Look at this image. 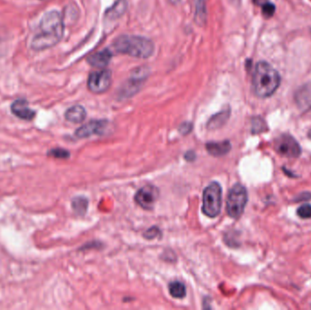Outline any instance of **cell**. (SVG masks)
Listing matches in <instances>:
<instances>
[{
    "label": "cell",
    "mask_w": 311,
    "mask_h": 310,
    "mask_svg": "<svg viewBox=\"0 0 311 310\" xmlns=\"http://www.w3.org/2000/svg\"><path fill=\"white\" fill-rule=\"evenodd\" d=\"M108 127L107 120H92L77 129L75 135L79 139L88 138L92 135H104Z\"/></svg>",
    "instance_id": "cell-10"
},
{
    "label": "cell",
    "mask_w": 311,
    "mask_h": 310,
    "mask_svg": "<svg viewBox=\"0 0 311 310\" xmlns=\"http://www.w3.org/2000/svg\"><path fill=\"white\" fill-rule=\"evenodd\" d=\"M88 201L85 197H77L72 200V209L76 214L83 216L86 214Z\"/></svg>",
    "instance_id": "cell-18"
},
{
    "label": "cell",
    "mask_w": 311,
    "mask_h": 310,
    "mask_svg": "<svg viewBox=\"0 0 311 310\" xmlns=\"http://www.w3.org/2000/svg\"><path fill=\"white\" fill-rule=\"evenodd\" d=\"M160 230L158 228H156V227H153V228H151L150 230H147L145 233H144V236H145L146 238H148V239H153V238H155L156 237L157 235H160Z\"/></svg>",
    "instance_id": "cell-24"
},
{
    "label": "cell",
    "mask_w": 311,
    "mask_h": 310,
    "mask_svg": "<svg viewBox=\"0 0 311 310\" xmlns=\"http://www.w3.org/2000/svg\"><path fill=\"white\" fill-rule=\"evenodd\" d=\"M169 293L175 299H183L186 296V287L179 281H174L169 284Z\"/></svg>",
    "instance_id": "cell-19"
},
{
    "label": "cell",
    "mask_w": 311,
    "mask_h": 310,
    "mask_svg": "<svg viewBox=\"0 0 311 310\" xmlns=\"http://www.w3.org/2000/svg\"><path fill=\"white\" fill-rule=\"evenodd\" d=\"M159 197V191L154 186L141 187L135 196V201L142 209H152Z\"/></svg>",
    "instance_id": "cell-9"
},
{
    "label": "cell",
    "mask_w": 311,
    "mask_h": 310,
    "mask_svg": "<svg viewBox=\"0 0 311 310\" xmlns=\"http://www.w3.org/2000/svg\"><path fill=\"white\" fill-rule=\"evenodd\" d=\"M149 77V69L146 67H140L132 71L131 76L128 81L119 89L120 97H129L140 91L142 84Z\"/></svg>",
    "instance_id": "cell-6"
},
{
    "label": "cell",
    "mask_w": 311,
    "mask_h": 310,
    "mask_svg": "<svg viewBox=\"0 0 311 310\" xmlns=\"http://www.w3.org/2000/svg\"><path fill=\"white\" fill-rule=\"evenodd\" d=\"M168 1H169L170 3H172V4H177V3H179L180 0H168Z\"/></svg>",
    "instance_id": "cell-28"
},
{
    "label": "cell",
    "mask_w": 311,
    "mask_h": 310,
    "mask_svg": "<svg viewBox=\"0 0 311 310\" xmlns=\"http://www.w3.org/2000/svg\"><path fill=\"white\" fill-rule=\"evenodd\" d=\"M247 203V191L241 184L234 185L227 199V212L232 219H238L243 214Z\"/></svg>",
    "instance_id": "cell-5"
},
{
    "label": "cell",
    "mask_w": 311,
    "mask_h": 310,
    "mask_svg": "<svg viewBox=\"0 0 311 310\" xmlns=\"http://www.w3.org/2000/svg\"><path fill=\"white\" fill-rule=\"evenodd\" d=\"M113 48L118 53L137 59H149L155 50V46L151 39L129 35L119 36L116 38L113 41Z\"/></svg>",
    "instance_id": "cell-3"
},
{
    "label": "cell",
    "mask_w": 311,
    "mask_h": 310,
    "mask_svg": "<svg viewBox=\"0 0 311 310\" xmlns=\"http://www.w3.org/2000/svg\"><path fill=\"white\" fill-rule=\"evenodd\" d=\"M252 1L255 5H259V6H262L269 2L268 0H252Z\"/></svg>",
    "instance_id": "cell-27"
},
{
    "label": "cell",
    "mask_w": 311,
    "mask_h": 310,
    "mask_svg": "<svg viewBox=\"0 0 311 310\" xmlns=\"http://www.w3.org/2000/svg\"><path fill=\"white\" fill-rule=\"evenodd\" d=\"M11 111L23 120H32L36 116V112L28 107V102L26 99H16L11 105Z\"/></svg>",
    "instance_id": "cell-11"
},
{
    "label": "cell",
    "mask_w": 311,
    "mask_h": 310,
    "mask_svg": "<svg viewBox=\"0 0 311 310\" xmlns=\"http://www.w3.org/2000/svg\"><path fill=\"white\" fill-rule=\"evenodd\" d=\"M195 157H196V155H195L193 151H189L188 153H186V155H185V158L188 161L194 160Z\"/></svg>",
    "instance_id": "cell-26"
},
{
    "label": "cell",
    "mask_w": 311,
    "mask_h": 310,
    "mask_svg": "<svg viewBox=\"0 0 311 310\" xmlns=\"http://www.w3.org/2000/svg\"><path fill=\"white\" fill-rule=\"evenodd\" d=\"M275 150L279 155L285 157L295 158L301 154V148L299 142L290 135H281L275 140Z\"/></svg>",
    "instance_id": "cell-7"
},
{
    "label": "cell",
    "mask_w": 311,
    "mask_h": 310,
    "mask_svg": "<svg viewBox=\"0 0 311 310\" xmlns=\"http://www.w3.org/2000/svg\"><path fill=\"white\" fill-rule=\"evenodd\" d=\"M195 21L199 26H204L207 21V0H195Z\"/></svg>",
    "instance_id": "cell-16"
},
{
    "label": "cell",
    "mask_w": 311,
    "mask_h": 310,
    "mask_svg": "<svg viewBox=\"0 0 311 310\" xmlns=\"http://www.w3.org/2000/svg\"><path fill=\"white\" fill-rule=\"evenodd\" d=\"M275 11H276V6L272 3L268 2L267 4L262 5V14L264 17L266 18H270L273 16L275 14Z\"/></svg>",
    "instance_id": "cell-23"
},
{
    "label": "cell",
    "mask_w": 311,
    "mask_h": 310,
    "mask_svg": "<svg viewBox=\"0 0 311 310\" xmlns=\"http://www.w3.org/2000/svg\"><path fill=\"white\" fill-rule=\"evenodd\" d=\"M281 78L279 72L268 62L260 61L255 67L252 86L254 92L261 98L272 96L279 88Z\"/></svg>",
    "instance_id": "cell-2"
},
{
    "label": "cell",
    "mask_w": 311,
    "mask_h": 310,
    "mask_svg": "<svg viewBox=\"0 0 311 310\" xmlns=\"http://www.w3.org/2000/svg\"><path fill=\"white\" fill-rule=\"evenodd\" d=\"M39 29L40 32L31 41L33 50H45L57 45L64 35V22L61 14L56 10L46 13L39 24Z\"/></svg>",
    "instance_id": "cell-1"
},
{
    "label": "cell",
    "mask_w": 311,
    "mask_h": 310,
    "mask_svg": "<svg viewBox=\"0 0 311 310\" xmlns=\"http://www.w3.org/2000/svg\"><path fill=\"white\" fill-rule=\"evenodd\" d=\"M206 150L209 154L214 156H221L228 154L231 150L230 141L225 140L222 142H209L206 145Z\"/></svg>",
    "instance_id": "cell-13"
},
{
    "label": "cell",
    "mask_w": 311,
    "mask_h": 310,
    "mask_svg": "<svg viewBox=\"0 0 311 310\" xmlns=\"http://www.w3.org/2000/svg\"><path fill=\"white\" fill-rule=\"evenodd\" d=\"M127 9H128V1L127 0H118L111 7H109L106 11L105 16L109 20H116L120 16H123Z\"/></svg>",
    "instance_id": "cell-15"
},
{
    "label": "cell",
    "mask_w": 311,
    "mask_h": 310,
    "mask_svg": "<svg viewBox=\"0 0 311 310\" xmlns=\"http://www.w3.org/2000/svg\"><path fill=\"white\" fill-rule=\"evenodd\" d=\"M267 125L262 118H256L252 120V133L257 134L267 130Z\"/></svg>",
    "instance_id": "cell-20"
},
{
    "label": "cell",
    "mask_w": 311,
    "mask_h": 310,
    "mask_svg": "<svg viewBox=\"0 0 311 310\" xmlns=\"http://www.w3.org/2000/svg\"><path fill=\"white\" fill-rule=\"evenodd\" d=\"M86 117V109L79 105L70 107L65 113V118L71 123H81Z\"/></svg>",
    "instance_id": "cell-14"
},
{
    "label": "cell",
    "mask_w": 311,
    "mask_h": 310,
    "mask_svg": "<svg viewBox=\"0 0 311 310\" xmlns=\"http://www.w3.org/2000/svg\"><path fill=\"white\" fill-rule=\"evenodd\" d=\"M202 211L209 218L219 216L222 206V189L218 182L210 183L203 192Z\"/></svg>",
    "instance_id": "cell-4"
},
{
    "label": "cell",
    "mask_w": 311,
    "mask_h": 310,
    "mask_svg": "<svg viewBox=\"0 0 311 310\" xmlns=\"http://www.w3.org/2000/svg\"><path fill=\"white\" fill-rule=\"evenodd\" d=\"M112 59V53L109 49H103L101 51H98L97 53L93 54L90 57H88L86 61L87 63L96 68H105L109 64L110 60Z\"/></svg>",
    "instance_id": "cell-12"
},
{
    "label": "cell",
    "mask_w": 311,
    "mask_h": 310,
    "mask_svg": "<svg viewBox=\"0 0 311 310\" xmlns=\"http://www.w3.org/2000/svg\"><path fill=\"white\" fill-rule=\"evenodd\" d=\"M192 129H193V125L190 122H185V123L181 124L179 127V131L183 135L190 133Z\"/></svg>",
    "instance_id": "cell-25"
},
{
    "label": "cell",
    "mask_w": 311,
    "mask_h": 310,
    "mask_svg": "<svg viewBox=\"0 0 311 310\" xmlns=\"http://www.w3.org/2000/svg\"><path fill=\"white\" fill-rule=\"evenodd\" d=\"M48 155L50 156H53L55 158H69L70 156V153L68 150H63V149H54L49 151Z\"/></svg>",
    "instance_id": "cell-22"
},
{
    "label": "cell",
    "mask_w": 311,
    "mask_h": 310,
    "mask_svg": "<svg viewBox=\"0 0 311 310\" xmlns=\"http://www.w3.org/2000/svg\"><path fill=\"white\" fill-rule=\"evenodd\" d=\"M297 214L303 220H310L311 219V204H304L301 206L298 210Z\"/></svg>",
    "instance_id": "cell-21"
},
{
    "label": "cell",
    "mask_w": 311,
    "mask_h": 310,
    "mask_svg": "<svg viewBox=\"0 0 311 310\" xmlns=\"http://www.w3.org/2000/svg\"><path fill=\"white\" fill-rule=\"evenodd\" d=\"M112 74L108 70H99L92 72L87 79V87L95 94H101L111 86Z\"/></svg>",
    "instance_id": "cell-8"
},
{
    "label": "cell",
    "mask_w": 311,
    "mask_h": 310,
    "mask_svg": "<svg viewBox=\"0 0 311 310\" xmlns=\"http://www.w3.org/2000/svg\"><path fill=\"white\" fill-rule=\"evenodd\" d=\"M309 138H310V139H311V129L310 130V132H309Z\"/></svg>",
    "instance_id": "cell-29"
},
{
    "label": "cell",
    "mask_w": 311,
    "mask_h": 310,
    "mask_svg": "<svg viewBox=\"0 0 311 310\" xmlns=\"http://www.w3.org/2000/svg\"><path fill=\"white\" fill-rule=\"evenodd\" d=\"M230 114H231L230 109H224L220 112L217 113L209 119L208 128L209 129H217L222 127L230 118Z\"/></svg>",
    "instance_id": "cell-17"
}]
</instances>
